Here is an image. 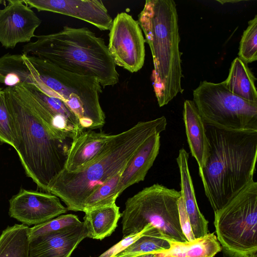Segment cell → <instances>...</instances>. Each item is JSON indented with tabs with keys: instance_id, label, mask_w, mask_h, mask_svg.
Here are the masks:
<instances>
[{
	"instance_id": "52a82bcc",
	"label": "cell",
	"mask_w": 257,
	"mask_h": 257,
	"mask_svg": "<svg viewBox=\"0 0 257 257\" xmlns=\"http://www.w3.org/2000/svg\"><path fill=\"white\" fill-rule=\"evenodd\" d=\"M180 191L156 183L128 198L121 214L123 238L138 234L151 225L170 241L188 242L180 224Z\"/></svg>"
},
{
	"instance_id": "7402d4cb",
	"label": "cell",
	"mask_w": 257,
	"mask_h": 257,
	"mask_svg": "<svg viewBox=\"0 0 257 257\" xmlns=\"http://www.w3.org/2000/svg\"><path fill=\"white\" fill-rule=\"evenodd\" d=\"M256 80L247 65L236 57L232 62L228 75L223 82L233 94L247 101L257 103Z\"/></svg>"
},
{
	"instance_id": "ffe728a7",
	"label": "cell",
	"mask_w": 257,
	"mask_h": 257,
	"mask_svg": "<svg viewBox=\"0 0 257 257\" xmlns=\"http://www.w3.org/2000/svg\"><path fill=\"white\" fill-rule=\"evenodd\" d=\"M36 70L23 54L7 53L0 57V83L8 87L23 84L36 85Z\"/></svg>"
},
{
	"instance_id": "30bf717a",
	"label": "cell",
	"mask_w": 257,
	"mask_h": 257,
	"mask_svg": "<svg viewBox=\"0 0 257 257\" xmlns=\"http://www.w3.org/2000/svg\"><path fill=\"white\" fill-rule=\"evenodd\" d=\"M145 40L138 21L125 12L118 13L109 33L108 50L115 65L131 73L143 66Z\"/></svg>"
},
{
	"instance_id": "8fae6325",
	"label": "cell",
	"mask_w": 257,
	"mask_h": 257,
	"mask_svg": "<svg viewBox=\"0 0 257 257\" xmlns=\"http://www.w3.org/2000/svg\"><path fill=\"white\" fill-rule=\"evenodd\" d=\"M19 85L53 138L72 141L84 131L76 115L61 100L45 94L34 84Z\"/></svg>"
},
{
	"instance_id": "f546056e",
	"label": "cell",
	"mask_w": 257,
	"mask_h": 257,
	"mask_svg": "<svg viewBox=\"0 0 257 257\" xmlns=\"http://www.w3.org/2000/svg\"><path fill=\"white\" fill-rule=\"evenodd\" d=\"M178 208L180 224L183 233L188 242L192 241L195 238L193 235L190 221L181 197L178 201Z\"/></svg>"
},
{
	"instance_id": "f1b7e54d",
	"label": "cell",
	"mask_w": 257,
	"mask_h": 257,
	"mask_svg": "<svg viewBox=\"0 0 257 257\" xmlns=\"http://www.w3.org/2000/svg\"><path fill=\"white\" fill-rule=\"evenodd\" d=\"M0 142L14 147V133L12 118L3 89L0 88Z\"/></svg>"
},
{
	"instance_id": "836d02e7",
	"label": "cell",
	"mask_w": 257,
	"mask_h": 257,
	"mask_svg": "<svg viewBox=\"0 0 257 257\" xmlns=\"http://www.w3.org/2000/svg\"><path fill=\"white\" fill-rule=\"evenodd\" d=\"M5 2L4 1H0V5L5 4Z\"/></svg>"
},
{
	"instance_id": "603a6c76",
	"label": "cell",
	"mask_w": 257,
	"mask_h": 257,
	"mask_svg": "<svg viewBox=\"0 0 257 257\" xmlns=\"http://www.w3.org/2000/svg\"><path fill=\"white\" fill-rule=\"evenodd\" d=\"M170 248V241L164 238L157 228L148 225L133 242L110 257H131L145 253H161Z\"/></svg>"
},
{
	"instance_id": "5b68a950",
	"label": "cell",
	"mask_w": 257,
	"mask_h": 257,
	"mask_svg": "<svg viewBox=\"0 0 257 257\" xmlns=\"http://www.w3.org/2000/svg\"><path fill=\"white\" fill-rule=\"evenodd\" d=\"M138 22L151 51L154 91L160 107L182 94L183 78L176 4L173 0H147Z\"/></svg>"
},
{
	"instance_id": "4fadbf2b",
	"label": "cell",
	"mask_w": 257,
	"mask_h": 257,
	"mask_svg": "<svg viewBox=\"0 0 257 257\" xmlns=\"http://www.w3.org/2000/svg\"><path fill=\"white\" fill-rule=\"evenodd\" d=\"M8 2V6L0 10V43L6 49H14L35 37L41 20L23 1Z\"/></svg>"
},
{
	"instance_id": "9a60e30c",
	"label": "cell",
	"mask_w": 257,
	"mask_h": 257,
	"mask_svg": "<svg viewBox=\"0 0 257 257\" xmlns=\"http://www.w3.org/2000/svg\"><path fill=\"white\" fill-rule=\"evenodd\" d=\"M87 237L84 222L30 239L29 257H70Z\"/></svg>"
},
{
	"instance_id": "7c38bea8",
	"label": "cell",
	"mask_w": 257,
	"mask_h": 257,
	"mask_svg": "<svg viewBox=\"0 0 257 257\" xmlns=\"http://www.w3.org/2000/svg\"><path fill=\"white\" fill-rule=\"evenodd\" d=\"M9 214L26 225H37L66 213L68 210L56 196L21 189L9 201Z\"/></svg>"
},
{
	"instance_id": "d4e9b609",
	"label": "cell",
	"mask_w": 257,
	"mask_h": 257,
	"mask_svg": "<svg viewBox=\"0 0 257 257\" xmlns=\"http://www.w3.org/2000/svg\"><path fill=\"white\" fill-rule=\"evenodd\" d=\"M30 227L16 224L0 235V257H29Z\"/></svg>"
},
{
	"instance_id": "4316f807",
	"label": "cell",
	"mask_w": 257,
	"mask_h": 257,
	"mask_svg": "<svg viewBox=\"0 0 257 257\" xmlns=\"http://www.w3.org/2000/svg\"><path fill=\"white\" fill-rule=\"evenodd\" d=\"M248 24L241 37L238 53V57L246 64L257 60V15Z\"/></svg>"
},
{
	"instance_id": "ba28073f",
	"label": "cell",
	"mask_w": 257,
	"mask_h": 257,
	"mask_svg": "<svg viewBox=\"0 0 257 257\" xmlns=\"http://www.w3.org/2000/svg\"><path fill=\"white\" fill-rule=\"evenodd\" d=\"M214 224L225 257L257 252V182L251 180L214 211Z\"/></svg>"
},
{
	"instance_id": "ac0fdd59",
	"label": "cell",
	"mask_w": 257,
	"mask_h": 257,
	"mask_svg": "<svg viewBox=\"0 0 257 257\" xmlns=\"http://www.w3.org/2000/svg\"><path fill=\"white\" fill-rule=\"evenodd\" d=\"M160 139L159 133L151 136L130 159L120 176L117 188L119 195L128 187L145 180L159 154Z\"/></svg>"
},
{
	"instance_id": "7a4b0ae2",
	"label": "cell",
	"mask_w": 257,
	"mask_h": 257,
	"mask_svg": "<svg viewBox=\"0 0 257 257\" xmlns=\"http://www.w3.org/2000/svg\"><path fill=\"white\" fill-rule=\"evenodd\" d=\"M205 127L209 155L199 175L205 194L216 211L253 179L257 131L227 130L206 124Z\"/></svg>"
},
{
	"instance_id": "e0dca14e",
	"label": "cell",
	"mask_w": 257,
	"mask_h": 257,
	"mask_svg": "<svg viewBox=\"0 0 257 257\" xmlns=\"http://www.w3.org/2000/svg\"><path fill=\"white\" fill-rule=\"evenodd\" d=\"M176 162L180 176V193L195 239L208 233V221L200 212L195 196L189 167V154L184 148L179 150Z\"/></svg>"
},
{
	"instance_id": "8992f818",
	"label": "cell",
	"mask_w": 257,
	"mask_h": 257,
	"mask_svg": "<svg viewBox=\"0 0 257 257\" xmlns=\"http://www.w3.org/2000/svg\"><path fill=\"white\" fill-rule=\"evenodd\" d=\"M25 56L37 72L36 86L63 101L76 115L83 130L103 127L105 115L99 101L102 86L96 77L65 71L37 57Z\"/></svg>"
},
{
	"instance_id": "e575fe53",
	"label": "cell",
	"mask_w": 257,
	"mask_h": 257,
	"mask_svg": "<svg viewBox=\"0 0 257 257\" xmlns=\"http://www.w3.org/2000/svg\"><path fill=\"white\" fill-rule=\"evenodd\" d=\"M163 257H176V256H173V255H165Z\"/></svg>"
},
{
	"instance_id": "4dcf8cb0",
	"label": "cell",
	"mask_w": 257,
	"mask_h": 257,
	"mask_svg": "<svg viewBox=\"0 0 257 257\" xmlns=\"http://www.w3.org/2000/svg\"><path fill=\"white\" fill-rule=\"evenodd\" d=\"M131 257H161L159 253H150L137 255Z\"/></svg>"
},
{
	"instance_id": "9c48e42d",
	"label": "cell",
	"mask_w": 257,
	"mask_h": 257,
	"mask_svg": "<svg viewBox=\"0 0 257 257\" xmlns=\"http://www.w3.org/2000/svg\"><path fill=\"white\" fill-rule=\"evenodd\" d=\"M193 96L205 124L227 130L257 131V103L233 94L223 81H202Z\"/></svg>"
},
{
	"instance_id": "2e32d148",
	"label": "cell",
	"mask_w": 257,
	"mask_h": 257,
	"mask_svg": "<svg viewBox=\"0 0 257 257\" xmlns=\"http://www.w3.org/2000/svg\"><path fill=\"white\" fill-rule=\"evenodd\" d=\"M114 135L91 130L83 131L72 140L64 169L74 172L88 165L100 154Z\"/></svg>"
},
{
	"instance_id": "d6a6232c",
	"label": "cell",
	"mask_w": 257,
	"mask_h": 257,
	"mask_svg": "<svg viewBox=\"0 0 257 257\" xmlns=\"http://www.w3.org/2000/svg\"><path fill=\"white\" fill-rule=\"evenodd\" d=\"M245 257H257V252L248 255L247 256H245Z\"/></svg>"
},
{
	"instance_id": "cb8c5ba5",
	"label": "cell",
	"mask_w": 257,
	"mask_h": 257,
	"mask_svg": "<svg viewBox=\"0 0 257 257\" xmlns=\"http://www.w3.org/2000/svg\"><path fill=\"white\" fill-rule=\"evenodd\" d=\"M171 248L159 253L161 257L171 255L176 257H214L222 250L220 243L214 233L188 242L170 241Z\"/></svg>"
},
{
	"instance_id": "3957f363",
	"label": "cell",
	"mask_w": 257,
	"mask_h": 257,
	"mask_svg": "<svg viewBox=\"0 0 257 257\" xmlns=\"http://www.w3.org/2000/svg\"><path fill=\"white\" fill-rule=\"evenodd\" d=\"M14 133L16 150L27 175L47 192L64 169L71 141L53 138L20 85L3 89Z\"/></svg>"
},
{
	"instance_id": "484cf974",
	"label": "cell",
	"mask_w": 257,
	"mask_h": 257,
	"mask_svg": "<svg viewBox=\"0 0 257 257\" xmlns=\"http://www.w3.org/2000/svg\"><path fill=\"white\" fill-rule=\"evenodd\" d=\"M123 170L97 188L88 197L84 203V212L115 203L119 196L117 188Z\"/></svg>"
},
{
	"instance_id": "1f68e13d",
	"label": "cell",
	"mask_w": 257,
	"mask_h": 257,
	"mask_svg": "<svg viewBox=\"0 0 257 257\" xmlns=\"http://www.w3.org/2000/svg\"><path fill=\"white\" fill-rule=\"evenodd\" d=\"M219 3H221L222 4H224V3H237V2H240V1H217Z\"/></svg>"
},
{
	"instance_id": "5bb4252c",
	"label": "cell",
	"mask_w": 257,
	"mask_h": 257,
	"mask_svg": "<svg viewBox=\"0 0 257 257\" xmlns=\"http://www.w3.org/2000/svg\"><path fill=\"white\" fill-rule=\"evenodd\" d=\"M38 11H48L74 17L86 22L101 31L109 30L113 20L100 0L23 1Z\"/></svg>"
},
{
	"instance_id": "6da1fadb",
	"label": "cell",
	"mask_w": 257,
	"mask_h": 257,
	"mask_svg": "<svg viewBox=\"0 0 257 257\" xmlns=\"http://www.w3.org/2000/svg\"><path fill=\"white\" fill-rule=\"evenodd\" d=\"M164 116L138 122L114 135L100 154L84 168L74 172L63 169L50 183L47 192L60 199L68 210L83 211L88 197L122 170L141 145L156 133L165 131Z\"/></svg>"
},
{
	"instance_id": "277c9868",
	"label": "cell",
	"mask_w": 257,
	"mask_h": 257,
	"mask_svg": "<svg viewBox=\"0 0 257 257\" xmlns=\"http://www.w3.org/2000/svg\"><path fill=\"white\" fill-rule=\"evenodd\" d=\"M23 54L49 61L65 71L96 77L101 86L119 81L116 65L104 40L85 27L64 26L55 33L35 36Z\"/></svg>"
},
{
	"instance_id": "d6986e66",
	"label": "cell",
	"mask_w": 257,
	"mask_h": 257,
	"mask_svg": "<svg viewBox=\"0 0 257 257\" xmlns=\"http://www.w3.org/2000/svg\"><path fill=\"white\" fill-rule=\"evenodd\" d=\"M183 119L190 153L196 160L199 171H200L204 168L209 157L210 145L205 124L193 100L184 101Z\"/></svg>"
},
{
	"instance_id": "44dd1931",
	"label": "cell",
	"mask_w": 257,
	"mask_h": 257,
	"mask_svg": "<svg viewBox=\"0 0 257 257\" xmlns=\"http://www.w3.org/2000/svg\"><path fill=\"white\" fill-rule=\"evenodd\" d=\"M84 212L83 222L87 237L99 240L110 236L114 231L121 216L119 207L115 203Z\"/></svg>"
},
{
	"instance_id": "83f0119b",
	"label": "cell",
	"mask_w": 257,
	"mask_h": 257,
	"mask_svg": "<svg viewBox=\"0 0 257 257\" xmlns=\"http://www.w3.org/2000/svg\"><path fill=\"white\" fill-rule=\"evenodd\" d=\"M81 222L75 214H62L49 221L30 228V239L75 225Z\"/></svg>"
}]
</instances>
